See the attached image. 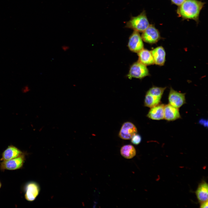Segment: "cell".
<instances>
[{"label": "cell", "instance_id": "6da1fadb", "mask_svg": "<svg viewBox=\"0 0 208 208\" xmlns=\"http://www.w3.org/2000/svg\"><path fill=\"white\" fill-rule=\"evenodd\" d=\"M205 3L197 0H185L179 6L177 13L183 18L198 21L200 11Z\"/></svg>", "mask_w": 208, "mask_h": 208}, {"label": "cell", "instance_id": "7a4b0ae2", "mask_svg": "<svg viewBox=\"0 0 208 208\" xmlns=\"http://www.w3.org/2000/svg\"><path fill=\"white\" fill-rule=\"evenodd\" d=\"M149 25L146 12L143 11L136 16L131 17L126 23L125 27L138 32H143Z\"/></svg>", "mask_w": 208, "mask_h": 208}, {"label": "cell", "instance_id": "3957f363", "mask_svg": "<svg viewBox=\"0 0 208 208\" xmlns=\"http://www.w3.org/2000/svg\"><path fill=\"white\" fill-rule=\"evenodd\" d=\"M149 75L146 66L138 61L131 66L127 76L129 79L132 78L142 79Z\"/></svg>", "mask_w": 208, "mask_h": 208}, {"label": "cell", "instance_id": "277c9868", "mask_svg": "<svg viewBox=\"0 0 208 208\" xmlns=\"http://www.w3.org/2000/svg\"><path fill=\"white\" fill-rule=\"evenodd\" d=\"M25 160V154L23 153L16 157L5 161L0 163V169L5 170H14L21 168Z\"/></svg>", "mask_w": 208, "mask_h": 208}, {"label": "cell", "instance_id": "5b68a950", "mask_svg": "<svg viewBox=\"0 0 208 208\" xmlns=\"http://www.w3.org/2000/svg\"><path fill=\"white\" fill-rule=\"evenodd\" d=\"M141 37L144 41L150 44L157 43L161 38L159 31L152 25L142 32Z\"/></svg>", "mask_w": 208, "mask_h": 208}, {"label": "cell", "instance_id": "8992f818", "mask_svg": "<svg viewBox=\"0 0 208 208\" xmlns=\"http://www.w3.org/2000/svg\"><path fill=\"white\" fill-rule=\"evenodd\" d=\"M185 93L175 90L170 87L168 96L169 104L178 108L186 103Z\"/></svg>", "mask_w": 208, "mask_h": 208}, {"label": "cell", "instance_id": "52a82bcc", "mask_svg": "<svg viewBox=\"0 0 208 208\" xmlns=\"http://www.w3.org/2000/svg\"><path fill=\"white\" fill-rule=\"evenodd\" d=\"M25 199L29 201H34L40 192V188L38 184L34 181L27 183L24 187Z\"/></svg>", "mask_w": 208, "mask_h": 208}, {"label": "cell", "instance_id": "ba28073f", "mask_svg": "<svg viewBox=\"0 0 208 208\" xmlns=\"http://www.w3.org/2000/svg\"><path fill=\"white\" fill-rule=\"evenodd\" d=\"M137 132V129L133 123L130 122H126L122 125L118 136L122 139L129 140L131 139Z\"/></svg>", "mask_w": 208, "mask_h": 208}, {"label": "cell", "instance_id": "9c48e42d", "mask_svg": "<svg viewBox=\"0 0 208 208\" xmlns=\"http://www.w3.org/2000/svg\"><path fill=\"white\" fill-rule=\"evenodd\" d=\"M128 47L131 51L138 53L144 48L142 40L139 32L134 31L129 37Z\"/></svg>", "mask_w": 208, "mask_h": 208}, {"label": "cell", "instance_id": "30bf717a", "mask_svg": "<svg viewBox=\"0 0 208 208\" xmlns=\"http://www.w3.org/2000/svg\"><path fill=\"white\" fill-rule=\"evenodd\" d=\"M181 118L179 109L172 106L169 103L165 105L164 119L169 121H173Z\"/></svg>", "mask_w": 208, "mask_h": 208}, {"label": "cell", "instance_id": "8fae6325", "mask_svg": "<svg viewBox=\"0 0 208 208\" xmlns=\"http://www.w3.org/2000/svg\"><path fill=\"white\" fill-rule=\"evenodd\" d=\"M163 104H159L151 108L146 116L148 118L154 120L164 119V107Z\"/></svg>", "mask_w": 208, "mask_h": 208}, {"label": "cell", "instance_id": "7c38bea8", "mask_svg": "<svg viewBox=\"0 0 208 208\" xmlns=\"http://www.w3.org/2000/svg\"><path fill=\"white\" fill-rule=\"evenodd\" d=\"M154 64L162 66L164 65L166 60V53L164 48L161 46H158L151 51Z\"/></svg>", "mask_w": 208, "mask_h": 208}, {"label": "cell", "instance_id": "4fadbf2b", "mask_svg": "<svg viewBox=\"0 0 208 208\" xmlns=\"http://www.w3.org/2000/svg\"><path fill=\"white\" fill-rule=\"evenodd\" d=\"M23 153L17 147L11 145L3 152L0 160L3 161L10 159L18 157Z\"/></svg>", "mask_w": 208, "mask_h": 208}, {"label": "cell", "instance_id": "5bb4252c", "mask_svg": "<svg viewBox=\"0 0 208 208\" xmlns=\"http://www.w3.org/2000/svg\"><path fill=\"white\" fill-rule=\"evenodd\" d=\"M138 53L139 62L146 65L154 64L153 57L151 51L143 48Z\"/></svg>", "mask_w": 208, "mask_h": 208}, {"label": "cell", "instance_id": "9a60e30c", "mask_svg": "<svg viewBox=\"0 0 208 208\" xmlns=\"http://www.w3.org/2000/svg\"><path fill=\"white\" fill-rule=\"evenodd\" d=\"M208 184L203 181L199 185L195 192L197 198L200 203L208 200Z\"/></svg>", "mask_w": 208, "mask_h": 208}, {"label": "cell", "instance_id": "2e32d148", "mask_svg": "<svg viewBox=\"0 0 208 208\" xmlns=\"http://www.w3.org/2000/svg\"><path fill=\"white\" fill-rule=\"evenodd\" d=\"M121 155L127 159H131L136 154L135 147L131 144H127L122 146L120 150Z\"/></svg>", "mask_w": 208, "mask_h": 208}, {"label": "cell", "instance_id": "e0dca14e", "mask_svg": "<svg viewBox=\"0 0 208 208\" xmlns=\"http://www.w3.org/2000/svg\"><path fill=\"white\" fill-rule=\"evenodd\" d=\"M161 99V98L153 96L146 92L144 99V106L151 108L160 104Z\"/></svg>", "mask_w": 208, "mask_h": 208}, {"label": "cell", "instance_id": "ac0fdd59", "mask_svg": "<svg viewBox=\"0 0 208 208\" xmlns=\"http://www.w3.org/2000/svg\"><path fill=\"white\" fill-rule=\"evenodd\" d=\"M166 87H161L153 86L147 92V93L156 97L161 98Z\"/></svg>", "mask_w": 208, "mask_h": 208}, {"label": "cell", "instance_id": "d6986e66", "mask_svg": "<svg viewBox=\"0 0 208 208\" xmlns=\"http://www.w3.org/2000/svg\"><path fill=\"white\" fill-rule=\"evenodd\" d=\"M142 138L141 136L137 133L134 135L131 138V142L135 145L139 144L141 142Z\"/></svg>", "mask_w": 208, "mask_h": 208}, {"label": "cell", "instance_id": "ffe728a7", "mask_svg": "<svg viewBox=\"0 0 208 208\" xmlns=\"http://www.w3.org/2000/svg\"><path fill=\"white\" fill-rule=\"evenodd\" d=\"M185 0H171L172 2L174 4L179 6Z\"/></svg>", "mask_w": 208, "mask_h": 208}, {"label": "cell", "instance_id": "44dd1931", "mask_svg": "<svg viewBox=\"0 0 208 208\" xmlns=\"http://www.w3.org/2000/svg\"><path fill=\"white\" fill-rule=\"evenodd\" d=\"M208 206V200L200 203V207L201 208H207Z\"/></svg>", "mask_w": 208, "mask_h": 208}, {"label": "cell", "instance_id": "7402d4cb", "mask_svg": "<svg viewBox=\"0 0 208 208\" xmlns=\"http://www.w3.org/2000/svg\"><path fill=\"white\" fill-rule=\"evenodd\" d=\"M62 50L64 51H66L69 50L70 47L68 46L64 45L62 46L61 47Z\"/></svg>", "mask_w": 208, "mask_h": 208}, {"label": "cell", "instance_id": "603a6c76", "mask_svg": "<svg viewBox=\"0 0 208 208\" xmlns=\"http://www.w3.org/2000/svg\"><path fill=\"white\" fill-rule=\"evenodd\" d=\"M199 122L201 124L205 126H206V125L207 126V121L206 122L205 120L201 119L200 121Z\"/></svg>", "mask_w": 208, "mask_h": 208}, {"label": "cell", "instance_id": "cb8c5ba5", "mask_svg": "<svg viewBox=\"0 0 208 208\" xmlns=\"http://www.w3.org/2000/svg\"><path fill=\"white\" fill-rule=\"evenodd\" d=\"M1 186V182L0 181V188Z\"/></svg>", "mask_w": 208, "mask_h": 208}]
</instances>
